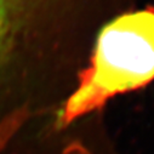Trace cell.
<instances>
[{"label":"cell","mask_w":154,"mask_h":154,"mask_svg":"<svg viewBox=\"0 0 154 154\" xmlns=\"http://www.w3.org/2000/svg\"><path fill=\"white\" fill-rule=\"evenodd\" d=\"M154 80V6L122 14L98 33L90 64L58 118L67 125L101 109L117 95Z\"/></svg>","instance_id":"cell-1"},{"label":"cell","mask_w":154,"mask_h":154,"mask_svg":"<svg viewBox=\"0 0 154 154\" xmlns=\"http://www.w3.org/2000/svg\"><path fill=\"white\" fill-rule=\"evenodd\" d=\"M70 4L72 0H0V78L55 45Z\"/></svg>","instance_id":"cell-2"},{"label":"cell","mask_w":154,"mask_h":154,"mask_svg":"<svg viewBox=\"0 0 154 154\" xmlns=\"http://www.w3.org/2000/svg\"><path fill=\"white\" fill-rule=\"evenodd\" d=\"M27 119L28 110L26 109V107H21L6 114L0 120V154L4 152V149L8 147L10 141L18 132Z\"/></svg>","instance_id":"cell-3"}]
</instances>
